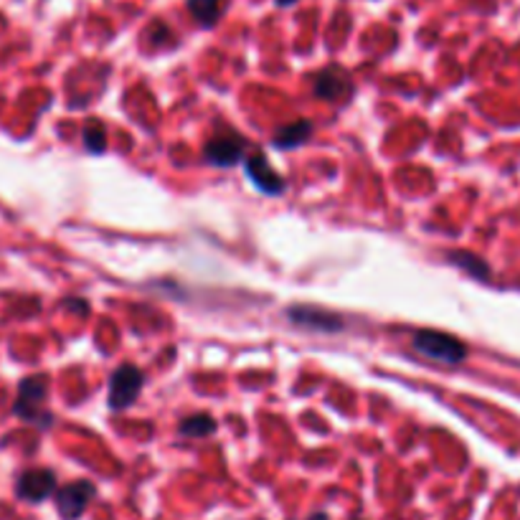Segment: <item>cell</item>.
<instances>
[{"instance_id":"obj_16","label":"cell","mask_w":520,"mask_h":520,"mask_svg":"<svg viewBox=\"0 0 520 520\" xmlns=\"http://www.w3.org/2000/svg\"><path fill=\"white\" fill-rule=\"evenodd\" d=\"M310 520H330L325 513H315V515H310Z\"/></svg>"},{"instance_id":"obj_2","label":"cell","mask_w":520,"mask_h":520,"mask_svg":"<svg viewBox=\"0 0 520 520\" xmlns=\"http://www.w3.org/2000/svg\"><path fill=\"white\" fill-rule=\"evenodd\" d=\"M142 383H145V373L135 366H122L112 373L109 379V396H107V404L112 409H128L142 391Z\"/></svg>"},{"instance_id":"obj_8","label":"cell","mask_w":520,"mask_h":520,"mask_svg":"<svg viewBox=\"0 0 520 520\" xmlns=\"http://www.w3.org/2000/svg\"><path fill=\"white\" fill-rule=\"evenodd\" d=\"M206 161L211 165H221V168H232L236 162L242 161L244 155V140L234 132H224V135H216L206 145Z\"/></svg>"},{"instance_id":"obj_12","label":"cell","mask_w":520,"mask_h":520,"mask_svg":"<svg viewBox=\"0 0 520 520\" xmlns=\"http://www.w3.org/2000/svg\"><path fill=\"white\" fill-rule=\"evenodd\" d=\"M178 429H181L183 437H211L216 432V419L201 411V414L185 416Z\"/></svg>"},{"instance_id":"obj_1","label":"cell","mask_w":520,"mask_h":520,"mask_svg":"<svg viewBox=\"0 0 520 520\" xmlns=\"http://www.w3.org/2000/svg\"><path fill=\"white\" fill-rule=\"evenodd\" d=\"M414 350H419L421 356H427L432 360L440 363H450L457 366L467 359V348L460 338L450 336V333H440V330H419L414 333Z\"/></svg>"},{"instance_id":"obj_7","label":"cell","mask_w":520,"mask_h":520,"mask_svg":"<svg viewBox=\"0 0 520 520\" xmlns=\"http://www.w3.org/2000/svg\"><path fill=\"white\" fill-rule=\"evenodd\" d=\"M289 320L295 325H300V328H310V330H320V333H338V330H343V317L336 315V312H328V310H320V307H289L287 310Z\"/></svg>"},{"instance_id":"obj_14","label":"cell","mask_w":520,"mask_h":520,"mask_svg":"<svg viewBox=\"0 0 520 520\" xmlns=\"http://www.w3.org/2000/svg\"><path fill=\"white\" fill-rule=\"evenodd\" d=\"M450 259L457 266L467 269V272H470V275H474V277H480V279L490 277V269H487V265L483 262V259H480V256L470 255V252H452Z\"/></svg>"},{"instance_id":"obj_4","label":"cell","mask_w":520,"mask_h":520,"mask_svg":"<svg viewBox=\"0 0 520 520\" xmlns=\"http://www.w3.org/2000/svg\"><path fill=\"white\" fill-rule=\"evenodd\" d=\"M47 399V379L44 376H34V379H26L21 386H18V399H16V406L13 411L16 416H21L26 421H38L44 419L48 427V416H41V404Z\"/></svg>"},{"instance_id":"obj_11","label":"cell","mask_w":520,"mask_h":520,"mask_svg":"<svg viewBox=\"0 0 520 520\" xmlns=\"http://www.w3.org/2000/svg\"><path fill=\"white\" fill-rule=\"evenodd\" d=\"M312 135V125L307 120H297V122H292L287 128H282L275 135V145H277L279 151H295V148H300L305 140H310Z\"/></svg>"},{"instance_id":"obj_6","label":"cell","mask_w":520,"mask_h":520,"mask_svg":"<svg viewBox=\"0 0 520 520\" xmlns=\"http://www.w3.org/2000/svg\"><path fill=\"white\" fill-rule=\"evenodd\" d=\"M350 94H353V81L340 67H328L315 77V97L325 102H343Z\"/></svg>"},{"instance_id":"obj_5","label":"cell","mask_w":520,"mask_h":520,"mask_svg":"<svg viewBox=\"0 0 520 520\" xmlns=\"http://www.w3.org/2000/svg\"><path fill=\"white\" fill-rule=\"evenodd\" d=\"M16 493L26 503H44L57 493V474L51 470H44V467L26 470L16 483Z\"/></svg>"},{"instance_id":"obj_9","label":"cell","mask_w":520,"mask_h":520,"mask_svg":"<svg viewBox=\"0 0 520 520\" xmlns=\"http://www.w3.org/2000/svg\"><path fill=\"white\" fill-rule=\"evenodd\" d=\"M246 173L255 181L256 188L262 193H266V196H279L285 191V178L269 165L266 155H262V152H256V155H252L246 161Z\"/></svg>"},{"instance_id":"obj_3","label":"cell","mask_w":520,"mask_h":520,"mask_svg":"<svg viewBox=\"0 0 520 520\" xmlns=\"http://www.w3.org/2000/svg\"><path fill=\"white\" fill-rule=\"evenodd\" d=\"M97 495V487L89 480H77L69 485L57 490V508L64 520H77L84 515V510L89 508V503Z\"/></svg>"},{"instance_id":"obj_13","label":"cell","mask_w":520,"mask_h":520,"mask_svg":"<svg viewBox=\"0 0 520 520\" xmlns=\"http://www.w3.org/2000/svg\"><path fill=\"white\" fill-rule=\"evenodd\" d=\"M81 138H84V145H87V151L89 152L107 151V130H104L99 120H87Z\"/></svg>"},{"instance_id":"obj_15","label":"cell","mask_w":520,"mask_h":520,"mask_svg":"<svg viewBox=\"0 0 520 520\" xmlns=\"http://www.w3.org/2000/svg\"><path fill=\"white\" fill-rule=\"evenodd\" d=\"M275 3H277L279 8H289V5H295L297 0H275Z\"/></svg>"},{"instance_id":"obj_10","label":"cell","mask_w":520,"mask_h":520,"mask_svg":"<svg viewBox=\"0 0 520 520\" xmlns=\"http://www.w3.org/2000/svg\"><path fill=\"white\" fill-rule=\"evenodd\" d=\"M226 11V0H188V13L201 28H213Z\"/></svg>"}]
</instances>
